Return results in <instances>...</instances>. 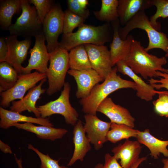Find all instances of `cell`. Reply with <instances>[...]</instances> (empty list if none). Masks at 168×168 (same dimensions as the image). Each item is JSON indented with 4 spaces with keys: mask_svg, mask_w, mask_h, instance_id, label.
Instances as JSON below:
<instances>
[{
    "mask_svg": "<svg viewBox=\"0 0 168 168\" xmlns=\"http://www.w3.org/2000/svg\"><path fill=\"white\" fill-rule=\"evenodd\" d=\"M67 2L69 11L85 20L88 18L89 14L88 10L82 8L77 0H68Z\"/></svg>",
    "mask_w": 168,
    "mask_h": 168,
    "instance_id": "cell-36",
    "label": "cell"
},
{
    "mask_svg": "<svg viewBox=\"0 0 168 168\" xmlns=\"http://www.w3.org/2000/svg\"><path fill=\"white\" fill-rule=\"evenodd\" d=\"M94 168H103V165L100 163H98L95 166Z\"/></svg>",
    "mask_w": 168,
    "mask_h": 168,
    "instance_id": "cell-44",
    "label": "cell"
},
{
    "mask_svg": "<svg viewBox=\"0 0 168 168\" xmlns=\"http://www.w3.org/2000/svg\"><path fill=\"white\" fill-rule=\"evenodd\" d=\"M60 95L57 99L46 104L37 106L41 117H47L58 114L62 115L68 124L75 125L78 121V114L71 105L69 101L71 86L69 83L65 82Z\"/></svg>",
    "mask_w": 168,
    "mask_h": 168,
    "instance_id": "cell-7",
    "label": "cell"
},
{
    "mask_svg": "<svg viewBox=\"0 0 168 168\" xmlns=\"http://www.w3.org/2000/svg\"><path fill=\"white\" fill-rule=\"evenodd\" d=\"M136 28L144 30L147 34L149 43L145 48L146 51L160 49L165 52L166 57H168V38L166 35L157 30L152 25L145 11L139 12L124 27H119V35L121 39L125 40L130 31Z\"/></svg>",
    "mask_w": 168,
    "mask_h": 168,
    "instance_id": "cell-4",
    "label": "cell"
},
{
    "mask_svg": "<svg viewBox=\"0 0 168 168\" xmlns=\"http://www.w3.org/2000/svg\"><path fill=\"white\" fill-rule=\"evenodd\" d=\"M0 127L7 129L20 122L36 124L42 125L53 127L54 125L48 118H34L23 115L20 113L9 110L0 107Z\"/></svg>",
    "mask_w": 168,
    "mask_h": 168,
    "instance_id": "cell-22",
    "label": "cell"
},
{
    "mask_svg": "<svg viewBox=\"0 0 168 168\" xmlns=\"http://www.w3.org/2000/svg\"><path fill=\"white\" fill-rule=\"evenodd\" d=\"M29 4L28 0H21L22 13L9 29L10 35L26 38L35 37L43 32V24L39 18L36 8Z\"/></svg>",
    "mask_w": 168,
    "mask_h": 168,
    "instance_id": "cell-6",
    "label": "cell"
},
{
    "mask_svg": "<svg viewBox=\"0 0 168 168\" xmlns=\"http://www.w3.org/2000/svg\"><path fill=\"white\" fill-rule=\"evenodd\" d=\"M136 138L141 144L148 148L150 155L154 159H158L161 154L168 158V140H162L156 138L151 134L149 129L143 131L139 130Z\"/></svg>",
    "mask_w": 168,
    "mask_h": 168,
    "instance_id": "cell-23",
    "label": "cell"
},
{
    "mask_svg": "<svg viewBox=\"0 0 168 168\" xmlns=\"http://www.w3.org/2000/svg\"><path fill=\"white\" fill-rule=\"evenodd\" d=\"M100 9L93 12L96 17L102 21L109 23L119 19L118 0H102Z\"/></svg>",
    "mask_w": 168,
    "mask_h": 168,
    "instance_id": "cell-29",
    "label": "cell"
},
{
    "mask_svg": "<svg viewBox=\"0 0 168 168\" xmlns=\"http://www.w3.org/2000/svg\"><path fill=\"white\" fill-rule=\"evenodd\" d=\"M68 74L73 77L77 85L76 96L77 98L87 97L94 86L104 79L92 68L82 70L69 69Z\"/></svg>",
    "mask_w": 168,
    "mask_h": 168,
    "instance_id": "cell-14",
    "label": "cell"
},
{
    "mask_svg": "<svg viewBox=\"0 0 168 168\" xmlns=\"http://www.w3.org/2000/svg\"><path fill=\"white\" fill-rule=\"evenodd\" d=\"M63 19L64 12L60 6L56 4L53 6L43 23V32L49 53L59 47L58 38L63 32Z\"/></svg>",
    "mask_w": 168,
    "mask_h": 168,
    "instance_id": "cell-9",
    "label": "cell"
},
{
    "mask_svg": "<svg viewBox=\"0 0 168 168\" xmlns=\"http://www.w3.org/2000/svg\"><path fill=\"white\" fill-rule=\"evenodd\" d=\"M147 156H143L139 158L137 161L133 165L131 168H138L142 163L147 160Z\"/></svg>",
    "mask_w": 168,
    "mask_h": 168,
    "instance_id": "cell-40",
    "label": "cell"
},
{
    "mask_svg": "<svg viewBox=\"0 0 168 168\" xmlns=\"http://www.w3.org/2000/svg\"><path fill=\"white\" fill-rule=\"evenodd\" d=\"M85 19L68 10L64 12L63 34L73 32V30L84 23Z\"/></svg>",
    "mask_w": 168,
    "mask_h": 168,
    "instance_id": "cell-31",
    "label": "cell"
},
{
    "mask_svg": "<svg viewBox=\"0 0 168 168\" xmlns=\"http://www.w3.org/2000/svg\"><path fill=\"white\" fill-rule=\"evenodd\" d=\"M35 42L33 48L30 51V58L27 65L23 67L22 74L31 73L33 70L45 74L47 71V65L50 58L45 44L46 40L43 32L35 35Z\"/></svg>",
    "mask_w": 168,
    "mask_h": 168,
    "instance_id": "cell-10",
    "label": "cell"
},
{
    "mask_svg": "<svg viewBox=\"0 0 168 168\" xmlns=\"http://www.w3.org/2000/svg\"><path fill=\"white\" fill-rule=\"evenodd\" d=\"M116 64L118 71L128 76L133 80L136 86V95L141 99L149 101L156 94H159L162 92V91H156L151 85L146 83L132 71L124 60H119Z\"/></svg>",
    "mask_w": 168,
    "mask_h": 168,
    "instance_id": "cell-19",
    "label": "cell"
},
{
    "mask_svg": "<svg viewBox=\"0 0 168 168\" xmlns=\"http://www.w3.org/2000/svg\"><path fill=\"white\" fill-rule=\"evenodd\" d=\"M142 149L141 144L138 141L127 139L123 144L114 147L112 152L117 160H120V165L123 168H131L139 158Z\"/></svg>",
    "mask_w": 168,
    "mask_h": 168,
    "instance_id": "cell-17",
    "label": "cell"
},
{
    "mask_svg": "<svg viewBox=\"0 0 168 168\" xmlns=\"http://www.w3.org/2000/svg\"><path fill=\"white\" fill-rule=\"evenodd\" d=\"M85 133L82 122L78 120L74 126L73 132L74 152L68 166L72 165L78 160L82 161L86 153L91 149L90 142Z\"/></svg>",
    "mask_w": 168,
    "mask_h": 168,
    "instance_id": "cell-20",
    "label": "cell"
},
{
    "mask_svg": "<svg viewBox=\"0 0 168 168\" xmlns=\"http://www.w3.org/2000/svg\"><path fill=\"white\" fill-rule=\"evenodd\" d=\"M103 168H123L114 157L109 153L105 156V164Z\"/></svg>",
    "mask_w": 168,
    "mask_h": 168,
    "instance_id": "cell-37",
    "label": "cell"
},
{
    "mask_svg": "<svg viewBox=\"0 0 168 168\" xmlns=\"http://www.w3.org/2000/svg\"><path fill=\"white\" fill-rule=\"evenodd\" d=\"M15 160L19 168H23L22 166V160L21 158L18 159L16 155L14 154Z\"/></svg>",
    "mask_w": 168,
    "mask_h": 168,
    "instance_id": "cell-42",
    "label": "cell"
},
{
    "mask_svg": "<svg viewBox=\"0 0 168 168\" xmlns=\"http://www.w3.org/2000/svg\"><path fill=\"white\" fill-rule=\"evenodd\" d=\"M155 112L161 117H168V91H162L153 102Z\"/></svg>",
    "mask_w": 168,
    "mask_h": 168,
    "instance_id": "cell-33",
    "label": "cell"
},
{
    "mask_svg": "<svg viewBox=\"0 0 168 168\" xmlns=\"http://www.w3.org/2000/svg\"><path fill=\"white\" fill-rule=\"evenodd\" d=\"M112 29L109 23L98 26L83 23L78 27L76 32L63 34L59 47L68 51L81 45H104L112 41Z\"/></svg>",
    "mask_w": 168,
    "mask_h": 168,
    "instance_id": "cell-2",
    "label": "cell"
},
{
    "mask_svg": "<svg viewBox=\"0 0 168 168\" xmlns=\"http://www.w3.org/2000/svg\"><path fill=\"white\" fill-rule=\"evenodd\" d=\"M87 52L92 68L105 79L112 70V61L108 47L104 45L86 44Z\"/></svg>",
    "mask_w": 168,
    "mask_h": 168,
    "instance_id": "cell-11",
    "label": "cell"
},
{
    "mask_svg": "<svg viewBox=\"0 0 168 168\" xmlns=\"http://www.w3.org/2000/svg\"><path fill=\"white\" fill-rule=\"evenodd\" d=\"M17 36L10 35L6 37L8 53L6 62L10 64L17 71L22 74V64L26 58L31 44L30 37L18 40Z\"/></svg>",
    "mask_w": 168,
    "mask_h": 168,
    "instance_id": "cell-13",
    "label": "cell"
},
{
    "mask_svg": "<svg viewBox=\"0 0 168 168\" xmlns=\"http://www.w3.org/2000/svg\"><path fill=\"white\" fill-rule=\"evenodd\" d=\"M18 73L17 71L8 63H0V93L9 90L14 86L17 80Z\"/></svg>",
    "mask_w": 168,
    "mask_h": 168,
    "instance_id": "cell-28",
    "label": "cell"
},
{
    "mask_svg": "<svg viewBox=\"0 0 168 168\" xmlns=\"http://www.w3.org/2000/svg\"><path fill=\"white\" fill-rule=\"evenodd\" d=\"M28 148L35 152L38 156L41 161L40 168H68L67 166L59 165L60 159L56 160L52 159L48 154L43 153L31 144H28Z\"/></svg>",
    "mask_w": 168,
    "mask_h": 168,
    "instance_id": "cell-32",
    "label": "cell"
},
{
    "mask_svg": "<svg viewBox=\"0 0 168 168\" xmlns=\"http://www.w3.org/2000/svg\"><path fill=\"white\" fill-rule=\"evenodd\" d=\"M49 53V65L45 74L49 85L46 92L50 96L64 86L66 73L70 67L67 50L58 47Z\"/></svg>",
    "mask_w": 168,
    "mask_h": 168,
    "instance_id": "cell-5",
    "label": "cell"
},
{
    "mask_svg": "<svg viewBox=\"0 0 168 168\" xmlns=\"http://www.w3.org/2000/svg\"><path fill=\"white\" fill-rule=\"evenodd\" d=\"M119 19L111 22L113 31V37L110 44V50L112 67L121 60H125L131 48L133 40L132 35H128L126 39L122 40L119 33Z\"/></svg>",
    "mask_w": 168,
    "mask_h": 168,
    "instance_id": "cell-16",
    "label": "cell"
},
{
    "mask_svg": "<svg viewBox=\"0 0 168 168\" xmlns=\"http://www.w3.org/2000/svg\"><path fill=\"white\" fill-rule=\"evenodd\" d=\"M46 81V78L42 80L39 84L30 89L26 95L22 99L12 102L10 110L19 113L26 110L33 112L36 118L41 117L36 104L40 99V95L43 94L46 89L42 88V86Z\"/></svg>",
    "mask_w": 168,
    "mask_h": 168,
    "instance_id": "cell-18",
    "label": "cell"
},
{
    "mask_svg": "<svg viewBox=\"0 0 168 168\" xmlns=\"http://www.w3.org/2000/svg\"><path fill=\"white\" fill-rule=\"evenodd\" d=\"M156 75L157 77H161L160 79L156 80L151 78L148 80L150 84L156 89L165 88L168 90V73L157 71Z\"/></svg>",
    "mask_w": 168,
    "mask_h": 168,
    "instance_id": "cell-35",
    "label": "cell"
},
{
    "mask_svg": "<svg viewBox=\"0 0 168 168\" xmlns=\"http://www.w3.org/2000/svg\"><path fill=\"white\" fill-rule=\"evenodd\" d=\"M84 127L87 136L96 150L101 149L107 141L106 137L111 123L101 120L96 115L86 114L84 116Z\"/></svg>",
    "mask_w": 168,
    "mask_h": 168,
    "instance_id": "cell-12",
    "label": "cell"
},
{
    "mask_svg": "<svg viewBox=\"0 0 168 168\" xmlns=\"http://www.w3.org/2000/svg\"><path fill=\"white\" fill-rule=\"evenodd\" d=\"M0 149L3 153L6 154L7 153L12 154V153L10 147L1 140H0Z\"/></svg>",
    "mask_w": 168,
    "mask_h": 168,
    "instance_id": "cell-39",
    "label": "cell"
},
{
    "mask_svg": "<svg viewBox=\"0 0 168 168\" xmlns=\"http://www.w3.org/2000/svg\"><path fill=\"white\" fill-rule=\"evenodd\" d=\"M110 129L107 135V140L115 143L124 139L137 137L139 130L135 129L124 124L111 123Z\"/></svg>",
    "mask_w": 168,
    "mask_h": 168,
    "instance_id": "cell-27",
    "label": "cell"
},
{
    "mask_svg": "<svg viewBox=\"0 0 168 168\" xmlns=\"http://www.w3.org/2000/svg\"><path fill=\"white\" fill-rule=\"evenodd\" d=\"M161 162L163 165L162 168H168V158L162 159Z\"/></svg>",
    "mask_w": 168,
    "mask_h": 168,
    "instance_id": "cell-43",
    "label": "cell"
},
{
    "mask_svg": "<svg viewBox=\"0 0 168 168\" xmlns=\"http://www.w3.org/2000/svg\"><path fill=\"white\" fill-rule=\"evenodd\" d=\"M78 3L80 6L84 9H87L86 7L89 4L88 1L87 0H77Z\"/></svg>",
    "mask_w": 168,
    "mask_h": 168,
    "instance_id": "cell-41",
    "label": "cell"
},
{
    "mask_svg": "<svg viewBox=\"0 0 168 168\" xmlns=\"http://www.w3.org/2000/svg\"><path fill=\"white\" fill-rule=\"evenodd\" d=\"M152 6V0H119L118 12L120 24L125 25L139 12Z\"/></svg>",
    "mask_w": 168,
    "mask_h": 168,
    "instance_id": "cell-21",
    "label": "cell"
},
{
    "mask_svg": "<svg viewBox=\"0 0 168 168\" xmlns=\"http://www.w3.org/2000/svg\"><path fill=\"white\" fill-rule=\"evenodd\" d=\"M12 126L19 129H22L33 133L40 139L52 141L62 138L68 132L66 129L55 128L42 125L37 126L30 123H17L14 124Z\"/></svg>",
    "mask_w": 168,
    "mask_h": 168,
    "instance_id": "cell-24",
    "label": "cell"
},
{
    "mask_svg": "<svg viewBox=\"0 0 168 168\" xmlns=\"http://www.w3.org/2000/svg\"><path fill=\"white\" fill-rule=\"evenodd\" d=\"M153 6L156 8V11L150 19L152 25L157 30H160L161 26L157 22V20L159 18H164L168 17V0H152Z\"/></svg>",
    "mask_w": 168,
    "mask_h": 168,
    "instance_id": "cell-30",
    "label": "cell"
},
{
    "mask_svg": "<svg viewBox=\"0 0 168 168\" xmlns=\"http://www.w3.org/2000/svg\"><path fill=\"white\" fill-rule=\"evenodd\" d=\"M21 0H6L1 1L0 24L4 30H8L12 24L13 15L21 9Z\"/></svg>",
    "mask_w": 168,
    "mask_h": 168,
    "instance_id": "cell-25",
    "label": "cell"
},
{
    "mask_svg": "<svg viewBox=\"0 0 168 168\" xmlns=\"http://www.w3.org/2000/svg\"><path fill=\"white\" fill-rule=\"evenodd\" d=\"M45 73L37 71L28 74H19L17 80L10 89L0 93L1 107H9L11 102L16 99H22L26 92L35 86L39 81L47 78Z\"/></svg>",
    "mask_w": 168,
    "mask_h": 168,
    "instance_id": "cell-8",
    "label": "cell"
},
{
    "mask_svg": "<svg viewBox=\"0 0 168 168\" xmlns=\"http://www.w3.org/2000/svg\"><path fill=\"white\" fill-rule=\"evenodd\" d=\"M70 69L82 70L91 68L88 56L84 45L77 46L69 53Z\"/></svg>",
    "mask_w": 168,
    "mask_h": 168,
    "instance_id": "cell-26",
    "label": "cell"
},
{
    "mask_svg": "<svg viewBox=\"0 0 168 168\" xmlns=\"http://www.w3.org/2000/svg\"><path fill=\"white\" fill-rule=\"evenodd\" d=\"M97 112H100L108 117L111 123L124 124L134 128V118L125 108L116 105L110 98L107 97L99 105Z\"/></svg>",
    "mask_w": 168,
    "mask_h": 168,
    "instance_id": "cell-15",
    "label": "cell"
},
{
    "mask_svg": "<svg viewBox=\"0 0 168 168\" xmlns=\"http://www.w3.org/2000/svg\"><path fill=\"white\" fill-rule=\"evenodd\" d=\"M117 71L116 66L113 68L111 73L102 83L96 85L88 96L80 100L84 113L96 115L100 104L110 94L118 90L131 88L135 90V83L122 78L117 75Z\"/></svg>",
    "mask_w": 168,
    "mask_h": 168,
    "instance_id": "cell-3",
    "label": "cell"
},
{
    "mask_svg": "<svg viewBox=\"0 0 168 168\" xmlns=\"http://www.w3.org/2000/svg\"><path fill=\"white\" fill-rule=\"evenodd\" d=\"M124 61L135 73L145 79L157 77V71L168 73V69L162 67L167 63L166 57L158 58L148 53L140 42L135 39Z\"/></svg>",
    "mask_w": 168,
    "mask_h": 168,
    "instance_id": "cell-1",
    "label": "cell"
},
{
    "mask_svg": "<svg viewBox=\"0 0 168 168\" xmlns=\"http://www.w3.org/2000/svg\"><path fill=\"white\" fill-rule=\"evenodd\" d=\"M8 53V49L5 38H0V62H6Z\"/></svg>",
    "mask_w": 168,
    "mask_h": 168,
    "instance_id": "cell-38",
    "label": "cell"
},
{
    "mask_svg": "<svg viewBox=\"0 0 168 168\" xmlns=\"http://www.w3.org/2000/svg\"><path fill=\"white\" fill-rule=\"evenodd\" d=\"M30 4L34 5L36 10L39 18L43 24L48 13L54 5L50 0H30Z\"/></svg>",
    "mask_w": 168,
    "mask_h": 168,
    "instance_id": "cell-34",
    "label": "cell"
}]
</instances>
